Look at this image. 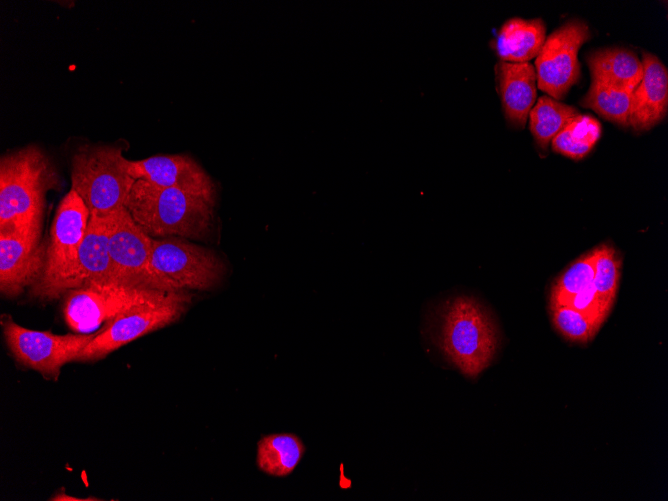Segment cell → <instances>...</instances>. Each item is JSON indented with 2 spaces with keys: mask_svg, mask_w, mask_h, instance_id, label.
<instances>
[{
  "mask_svg": "<svg viewBox=\"0 0 668 501\" xmlns=\"http://www.w3.org/2000/svg\"><path fill=\"white\" fill-rule=\"evenodd\" d=\"M90 212L73 190L60 201L52 221L41 275L31 286V294L39 300L57 299L75 288L78 251L83 240Z\"/></svg>",
  "mask_w": 668,
  "mask_h": 501,
  "instance_id": "277c9868",
  "label": "cell"
},
{
  "mask_svg": "<svg viewBox=\"0 0 668 501\" xmlns=\"http://www.w3.org/2000/svg\"><path fill=\"white\" fill-rule=\"evenodd\" d=\"M124 158L121 147L109 145H86L73 154L71 188L90 215L106 216L125 206L135 180Z\"/></svg>",
  "mask_w": 668,
  "mask_h": 501,
  "instance_id": "5b68a950",
  "label": "cell"
},
{
  "mask_svg": "<svg viewBox=\"0 0 668 501\" xmlns=\"http://www.w3.org/2000/svg\"><path fill=\"white\" fill-rule=\"evenodd\" d=\"M151 265L169 291L208 290L225 273L215 252L174 236L152 237Z\"/></svg>",
  "mask_w": 668,
  "mask_h": 501,
  "instance_id": "ba28073f",
  "label": "cell"
},
{
  "mask_svg": "<svg viewBox=\"0 0 668 501\" xmlns=\"http://www.w3.org/2000/svg\"><path fill=\"white\" fill-rule=\"evenodd\" d=\"M586 61L592 80L634 91L643 77L637 55L625 48H605L590 53Z\"/></svg>",
  "mask_w": 668,
  "mask_h": 501,
  "instance_id": "ac0fdd59",
  "label": "cell"
},
{
  "mask_svg": "<svg viewBox=\"0 0 668 501\" xmlns=\"http://www.w3.org/2000/svg\"><path fill=\"white\" fill-rule=\"evenodd\" d=\"M1 326L6 344L16 361L54 380L58 378L61 368L68 362H75L98 333L56 335L31 330L17 324L6 314L1 316Z\"/></svg>",
  "mask_w": 668,
  "mask_h": 501,
  "instance_id": "9c48e42d",
  "label": "cell"
},
{
  "mask_svg": "<svg viewBox=\"0 0 668 501\" xmlns=\"http://www.w3.org/2000/svg\"><path fill=\"white\" fill-rule=\"evenodd\" d=\"M596 248L573 262L551 289L550 308L565 306L570 298L593 283Z\"/></svg>",
  "mask_w": 668,
  "mask_h": 501,
  "instance_id": "603a6c76",
  "label": "cell"
},
{
  "mask_svg": "<svg viewBox=\"0 0 668 501\" xmlns=\"http://www.w3.org/2000/svg\"><path fill=\"white\" fill-rule=\"evenodd\" d=\"M591 38L588 25L572 19L553 31L536 56L538 88L559 100L580 78L578 51Z\"/></svg>",
  "mask_w": 668,
  "mask_h": 501,
  "instance_id": "8fae6325",
  "label": "cell"
},
{
  "mask_svg": "<svg viewBox=\"0 0 668 501\" xmlns=\"http://www.w3.org/2000/svg\"><path fill=\"white\" fill-rule=\"evenodd\" d=\"M89 282H115L109 254V215H90L79 247L75 288Z\"/></svg>",
  "mask_w": 668,
  "mask_h": 501,
  "instance_id": "2e32d148",
  "label": "cell"
},
{
  "mask_svg": "<svg viewBox=\"0 0 668 501\" xmlns=\"http://www.w3.org/2000/svg\"><path fill=\"white\" fill-rule=\"evenodd\" d=\"M305 452V446L295 434H270L257 444L256 463L264 473L285 477L292 473Z\"/></svg>",
  "mask_w": 668,
  "mask_h": 501,
  "instance_id": "d6986e66",
  "label": "cell"
},
{
  "mask_svg": "<svg viewBox=\"0 0 668 501\" xmlns=\"http://www.w3.org/2000/svg\"><path fill=\"white\" fill-rule=\"evenodd\" d=\"M621 260L611 245L596 248L593 286L598 296L613 305L620 279Z\"/></svg>",
  "mask_w": 668,
  "mask_h": 501,
  "instance_id": "cb8c5ba5",
  "label": "cell"
},
{
  "mask_svg": "<svg viewBox=\"0 0 668 501\" xmlns=\"http://www.w3.org/2000/svg\"><path fill=\"white\" fill-rule=\"evenodd\" d=\"M215 201L178 188L136 180L125 207L135 223L153 238L199 239L209 232Z\"/></svg>",
  "mask_w": 668,
  "mask_h": 501,
  "instance_id": "3957f363",
  "label": "cell"
},
{
  "mask_svg": "<svg viewBox=\"0 0 668 501\" xmlns=\"http://www.w3.org/2000/svg\"><path fill=\"white\" fill-rule=\"evenodd\" d=\"M431 331L435 345L468 378H476L488 368L500 346L491 313L471 296L460 295L441 303Z\"/></svg>",
  "mask_w": 668,
  "mask_h": 501,
  "instance_id": "7a4b0ae2",
  "label": "cell"
},
{
  "mask_svg": "<svg viewBox=\"0 0 668 501\" xmlns=\"http://www.w3.org/2000/svg\"><path fill=\"white\" fill-rule=\"evenodd\" d=\"M46 242L35 243L16 233L0 232V291L6 298L20 295L42 273Z\"/></svg>",
  "mask_w": 668,
  "mask_h": 501,
  "instance_id": "4fadbf2b",
  "label": "cell"
},
{
  "mask_svg": "<svg viewBox=\"0 0 668 501\" xmlns=\"http://www.w3.org/2000/svg\"><path fill=\"white\" fill-rule=\"evenodd\" d=\"M643 77L632 93L629 126L647 131L667 115L668 71L657 56L642 52Z\"/></svg>",
  "mask_w": 668,
  "mask_h": 501,
  "instance_id": "5bb4252c",
  "label": "cell"
},
{
  "mask_svg": "<svg viewBox=\"0 0 668 501\" xmlns=\"http://www.w3.org/2000/svg\"><path fill=\"white\" fill-rule=\"evenodd\" d=\"M190 303L191 295L187 291H169L119 314L98 331L75 362L101 360L129 342L176 322Z\"/></svg>",
  "mask_w": 668,
  "mask_h": 501,
  "instance_id": "8992f818",
  "label": "cell"
},
{
  "mask_svg": "<svg viewBox=\"0 0 668 501\" xmlns=\"http://www.w3.org/2000/svg\"><path fill=\"white\" fill-rule=\"evenodd\" d=\"M152 237L125 206L109 214V254L117 283L167 290L151 265Z\"/></svg>",
  "mask_w": 668,
  "mask_h": 501,
  "instance_id": "30bf717a",
  "label": "cell"
},
{
  "mask_svg": "<svg viewBox=\"0 0 668 501\" xmlns=\"http://www.w3.org/2000/svg\"><path fill=\"white\" fill-rule=\"evenodd\" d=\"M128 174L136 180L165 188H178L215 201V184L191 156L185 154L155 155L142 160L124 158Z\"/></svg>",
  "mask_w": 668,
  "mask_h": 501,
  "instance_id": "7c38bea8",
  "label": "cell"
},
{
  "mask_svg": "<svg viewBox=\"0 0 668 501\" xmlns=\"http://www.w3.org/2000/svg\"><path fill=\"white\" fill-rule=\"evenodd\" d=\"M632 93L633 91L592 80L580 104L604 119L620 126H629Z\"/></svg>",
  "mask_w": 668,
  "mask_h": 501,
  "instance_id": "44dd1931",
  "label": "cell"
},
{
  "mask_svg": "<svg viewBox=\"0 0 668 501\" xmlns=\"http://www.w3.org/2000/svg\"><path fill=\"white\" fill-rule=\"evenodd\" d=\"M167 292L117 282H89L64 294L63 315L71 330L90 333L102 323Z\"/></svg>",
  "mask_w": 668,
  "mask_h": 501,
  "instance_id": "52a82bcc",
  "label": "cell"
},
{
  "mask_svg": "<svg viewBox=\"0 0 668 501\" xmlns=\"http://www.w3.org/2000/svg\"><path fill=\"white\" fill-rule=\"evenodd\" d=\"M495 80L506 121L523 129L536 100V72L529 63L499 61L495 65Z\"/></svg>",
  "mask_w": 668,
  "mask_h": 501,
  "instance_id": "9a60e30c",
  "label": "cell"
},
{
  "mask_svg": "<svg viewBox=\"0 0 668 501\" xmlns=\"http://www.w3.org/2000/svg\"><path fill=\"white\" fill-rule=\"evenodd\" d=\"M542 19L511 18L499 29L494 49L500 61L525 63L536 58L545 39Z\"/></svg>",
  "mask_w": 668,
  "mask_h": 501,
  "instance_id": "e0dca14e",
  "label": "cell"
},
{
  "mask_svg": "<svg viewBox=\"0 0 668 501\" xmlns=\"http://www.w3.org/2000/svg\"><path fill=\"white\" fill-rule=\"evenodd\" d=\"M601 131V124L596 118L579 114L554 137L551 147L557 153L579 160L592 150Z\"/></svg>",
  "mask_w": 668,
  "mask_h": 501,
  "instance_id": "7402d4cb",
  "label": "cell"
},
{
  "mask_svg": "<svg viewBox=\"0 0 668 501\" xmlns=\"http://www.w3.org/2000/svg\"><path fill=\"white\" fill-rule=\"evenodd\" d=\"M579 114L570 105L542 96L529 113L530 131L539 147L546 150L554 137Z\"/></svg>",
  "mask_w": 668,
  "mask_h": 501,
  "instance_id": "ffe728a7",
  "label": "cell"
},
{
  "mask_svg": "<svg viewBox=\"0 0 668 501\" xmlns=\"http://www.w3.org/2000/svg\"><path fill=\"white\" fill-rule=\"evenodd\" d=\"M59 176L51 159L28 145L0 159V232L16 233L40 243L42 215L48 191Z\"/></svg>",
  "mask_w": 668,
  "mask_h": 501,
  "instance_id": "6da1fadb",
  "label": "cell"
},
{
  "mask_svg": "<svg viewBox=\"0 0 668 501\" xmlns=\"http://www.w3.org/2000/svg\"><path fill=\"white\" fill-rule=\"evenodd\" d=\"M550 309L555 328L572 342L590 341L603 324L602 321L568 306H556Z\"/></svg>",
  "mask_w": 668,
  "mask_h": 501,
  "instance_id": "d4e9b609",
  "label": "cell"
}]
</instances>
